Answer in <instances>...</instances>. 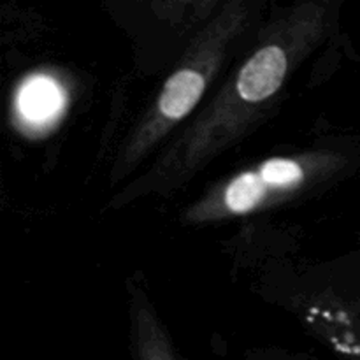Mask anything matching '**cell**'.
I'll list each match as a JSON object with an SVG mask.
<instances>
[{
    "mask_svg": "<svg viewBox=\"0 0 360 360\" xmlns=\"http://www.w3.org/2000/svg\"><path fill=\"white\" fill-rule=\"evenodd\" d=\"M285 72H287L285 53L276 46H267L253 55L239 74V95L248 102L264 101L281 86Z\"/></svg>",
    "mask_w": 360,
    "mask_h": 360,
    "instance_id": "6da1fadb",
    "label": "cell"
},
{
    "mask_svg": "<svg viewBox=\"0 0 360 360\" xmlns=\"http://www.w3.org/2000/svg\"><path fill=\"white\" fill-rule=\"evenodd\" d=\"M204 91V79L199 72L183 69L165 83L158 108L167 118H183L192 111Z\"/></svg>",
    "mask_w": 360,
    "mask_h": 360,
    "instance_id": "7a4b0ae2",
    "label": "cell"
},
{
    "mask_svg": "<svg viewBox=\"0 0 360 360\" xmlns=\"http://www.w3.org/2000/svg\"><path fill=\"white\" fill-rule=\"evenodd\" d=\"M63 95L58 84L48 77H34L23 84L18 97L20 112L28 122L41 123L62 109Z\"/></svg>",
    "mask_w": 360,
    "mask_h": 360,
    "instance_id": "3957f363",
    "label": "cell"
},
{
    "mask_svg": "<svg viewBox=\"0 0 360 360\" xmlns=\"http://www.w3.org/2000/svg\"><path fill=\"white\" fill-rule=\"evenodd\" d=\"M267 188H273L259 172H246L236 178L225 192L227 207L234 213H246L253 210L266 195Z\"/></svg>",
    "mask_w": 360,
    "mask_h": 360,
    "instance_id": "277c9868",
    "label": "cell"
}]
</instances>
